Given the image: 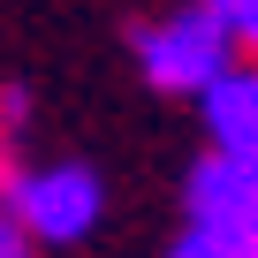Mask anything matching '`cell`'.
<instances>
[{
	"label": "cell",
	"instance_id": "1",
	"mask_svg": "<svg viewBox=\"0 0 258 258\" xmlns=\"http://www.w3.org/2000/svg\"><path fill=\"white\" fill-rule=\"evenodd\" d=\"M137 69H145V84L167 91V99H205V91L235 69V23H228V8L190 0V8L145 23V31H137Z\"/></svg>",
	"mask_w": 258,
	"mask_h": 258
},
{
	"label": "cell",
	"instance_id": "2",
	"mask_svg": "<svg viewBox=\"0 0 258 258\" xmlns=\"http://www.w3.org/2000/svg\"><path fill=\"white\" fill-rule=\"evenodd\" d=\"M0 205L16 213V228L31 243H84L99 228V213H106V190H99L91 167L46 160V167H23V175L0 182Z\"/></svg>",
	"mask_w": 258,
	"mask_h": 258
},
{
	"label": "cell",
	"instance_id": "3",
	"mask_svg": "<svg viewBox=\"0 0 258 258\" xmlns=\"http://www.w3.org/2000/svg\"><path fill=\"white\" fill-rule=\"evenodd\" d=\"M190 220H213V228H258V160H228V152H205L190 167Z\"/></svg>",
	"mask_w": 258,
	"mask_h": 258
},
{
	"label": "cell",
	"instance_id": "4",
	"mask_svg": "<svg viewBox=\"0 0 258 258\" xmlns=\"http://www.w3.org/2000/svg\"><path fill=\"white\" fill-rule=\"evenodd\" d=\"M198 114H205L213 152H228V160H258V61H235V69L198 99Z\"/></svg>",
	"mask_w": 258,
	"mask_h": 258
},
{
	"label": "cell",
	"instance_id": "5",
	"mask_svg": "<svg viewBox=\"0 0 258 258\" xmlns=\"http://www.w3.org/2000/svg\"><path fill=\"white\" fill-rule=\"evenodd\" d=\"M167 258H258V228H213V220H190L175 235Z\"/></svg>",
	"mask_w": 258,
	"mask_h": 258
},
{
	"label": "cell",
	"instance_id": "6",
	"mask_svg": "<svg viewBox=\"0 0 258 258\" xmlns=\"http://www.w3.org/2000/svg\"><path fill=\"white\" fill-rule=\"evenodd\" d=\"M228 23H235V46H250L258 61V0H228Z\"/></svg>",
	"mask_w": 258,
	"mask_h": 258
},
{
	"label": "cell",
	"instance_id": "7",
	"mask_svg": "<svg viewBox=\"0 0 258 258\" xmlns=\"http://www.w3.org/2000/svg\"><path fill=\"white\" fill-rule=\"evenodd\" d=\"M0 258H31V235L16 228V213L0 205Z\"/></svg>",
	"mask_w": 258,
	"mask_h": 258
},
{
	"label": "cell",
	"instance_id": "8",
	"mask_svg": "<svg viewBox=\"0 0 258 258\" xmlns=\"http://www.w3.org/2000/svg\"><path fill=\"white\" fill-rule=\"evenodd\" d=\"M205 8H228V0H205Z\"/></svg>",
	"mask_w": 258,
	"mask_h": 258
},
{
	"label": "cell",
	"instance_id": "9",
	"mask_svg": "<svg viewBox=\"0 0 258 258\" xmlns=\"http://www.w3.org/2000/svg\"><path fill=\"white\" fill-rule=\"evenodd\" d=\"M0 182H8V175H0Z\"/></svg>",
	"mask_w": 258,
	"mask_h": 258
}]
</instances>
